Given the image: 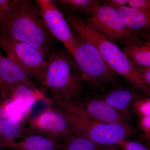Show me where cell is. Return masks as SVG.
I'll use <instances>...</instances> for the list:
<instances>
[{
  "instance_id": "17",
  "label": "cell",
  "mask_w": 150,
  "mask_h": 150,
  "mask_svg": "<svg viewBox=\"0 0 150 150\" xmlns=\"http://www.w3.org/2000/svg\"><path fill=\"white\" fill-rule=\"evenodd\" d=\"M22 121L11 118L0 120V149L16 142L22 133Z\"/></svg>"
},
{
  "instance_id": "25",
  "label": "cell",
  "mask_w": 150,
  "mask_h": 150,
  "mask_svg": "<svg viewBox=\"0 0 150 150\" xmlns=\"http://www.w3.org/2000/svg\"><path fill=\"white\" fill-rule=\"evenodd\" d=\"M11 1L10 0H0V24L8 10Z\"/></svg>"
},
{
  "instance_id": "3",
  "label": "cell",
  "mask_w": 150,
  "mask_h": 150,
  "mask_svg": "<svg viewBox=\"0 0 150 150\" xmlns=\"http://www.w3.org/2000/svg\"><path fill=\"white\" fill-rule=\"evenodd\" d=\"M80 71L67 49L54 52L47 60L43 85L52 101L71 102L78 99L82 90Z\"/></svg>"
},
{
  "instance_id": "4",
  "label": "cell",
  "mask_w": 150,
  "mask_h": 150,
  "mask_svg": "<svg viewBox=\"0 0 150 150\" xmlns=\"http://www.w3.org/2000/svg\"><path fill=\"white\" fill-rule=\"evenodd\" d=\"M73 134L102 146L113 147L135 134L129 123H108L87 120L59 110Z\"/></svg>"
},
{
  "instance_id": "31",
  "label": "cell",
  "mask_w": 150,
  "mask_h": 150,
  "mask_svg": "<svg viewBox=\"0 0 150 150\" xmlns=\"http://www.w3.org/2000/svg\"></svg>"
},
{
  "instance_id": "12",
  "label": "cell",
  "mask_w": 150,
  "mask_h": 150,
  "mask_svg": "<svg viewBox=\"0 0 150 150\" xmlns=\"http://www.w3.org/2000/svg\"><path fill=\"white\" fill-rule=\"evenodd\" d=\"M122 49L136 68L150 69V40L134 34L124 41Z\"/></svg>"
},
{
  "instance_id": "26",
  "label": "cell",
  "mask_w": 150,
  "mask_h": 150,
  "mask_svg": "<svg viewBox=\"0 0 150 150\" xmlns=\"http://www.w3.org/2000/svg\"><path fill=\"white\" fill-rule=\"evenodd\" d=\"M136 68L142 79L150 88V69Z\"/></svg>"
},
{
  "instance_id": "29",
  "label": "cell",
  "mask_w": 150,
  "mask_h": 150,
  "mask_svg": "<svg viewBox=\"0 0 150 150\" xmlns=\"http://www.w3.org/2000/svg\"><path fill=\"white\" fill-rule=\"evenodd\" d=\"M109 150H118V149H117L115 147V146H114L112 147V148H111V149H109Z\"/></svg>"
},
{
  "instance_id": "8",
  "label": "cell",
  "mask_w": 150,
  "mask_h": 150,
  "mask_svg": "<svg viewBox=\"0 0 150 150\" xmlns=\"http://www.w3.org/2000/svg\"><path fill=\"white\" fill-rule=\"evenodd\" d=\"M84 21L90 27L112 43L123 42L134 34L115 9L100 4L92 15Z\"/></svg>"
},
{
  "instance_id": "6",
  "label": "cell",
  "mask_w": 150,
  "mask_h": 150,
  "mask_svg": "<svg viewBox=\"0 0 150 150\" xmlns=\"http://www.w3.org/2000/svg\"><path fill=\"white\" fill-rule=\"evenodd\" d=\"M50 103L54 108L87 120L108 123H129L131 120V116L115 110L98 96L71 102L50 100Z\"/></svg>"
},
{
  "instance_id": "10",
  "label": "cell",
  "mask_w": 150,
  "mask_h": 150,
  "mask_svg": "<svg viewBox=\"0 0 150 150\" xmlns=\"http://www.w3.org/2000/svg\"><path fill=\"white\" fill-rule=\"evenodd\" d=\"M28 131L48 136L61 143L74 135L61 112L58 109L51 107L29 118Z\"/></svg>"
},
{
  "instance_id": "27",
  "label": "cell",
  "mask_w": 150,
  "mask_h": 150,
  "mask_svg": "<svg viewBox=\"0 0 150 150\" xmlns=\"http://www.w3.org/2000/svg\"><path fill=\"white\" fill-rule=\"evenodd\" d=\"M134 33L135 35L142 38L145 40H150V32H140V31H134Z\"/></svg>"
},
{
  "instance_id": "14",
  "label": "cell",
  "mask_w": 150,
  "mask_h": 150,
  "mask_svg": "<svg viewBox=\"0 0 150 150\" xmlns=\"http://www.w3.org/2000/svg\"><path fill=\"white\" fill-rule=\"evenodd\" d=\"M118 12L127 26L134 31L150 32V12L129 6H120L104 1Z\"/></svg>"
},
{
  "instance_id": "11",
  "label": "cell",
  "mask_w": 150,
  "mask_h": 150,
  "mask_svg": "<svg viewBox=\"0 0 150 150\" xmlns=\"http://www.w3.org/2000/svg\"><path fill=\"white\" fill-rule=\"evenodd\" d=\"M4 85L6 97L19 105L26 116L38 100H45L50 103V100L47 99L38 88H33L22 83L6 84Z\"/></svg>"
},
{
  "instance_id": "24",
  "label": "cell",
  "mask_w": 150,
  "mask_h": 150,
  "mask_svg": "<svg viewBox=\"0 0 150 150\" xmlns=\"http://www.w3.org/2000/svg\"><path fill=\"white\" fill-rule=\"evenodd\" d=\"M9 99L0 93V120L9 118V115L6 109L7 104Z\"/></svg>"
},
{
  "instance_id": "5",
  "label": "cell",
  "mask_w": 150,
  "mask_h": 150,
  "mask_svg": "<svg viewBox=\"0 0 150 150\" xmlns=\"http://www.w3.org/2000/svg\"><path fill=\"white\" fill-rule=\"evenodd\" d=\"M76 50L74 57L83 80L93 89L103 85L117 82V74L110 68L92 43L74 33Z\"/></svg>"
},
{
  "instance_id": "23",
  "label": "cell",
  "mask_w": 150,
  "mask_h": 150,
  "mask_svg": "<svg viewBox=\"0 0 150 150\" xmlns=\"http://www.w3.org/2000/svg\"><path fill=\"white\" fill-rule=\"evenodd\" d=\"M138 124L143 138L150 142V117L139 118Z\"/></svg>"
},
{
  "instance_id": "9",
  "label": "cell",
  "mask_w": 150,
  "mask_h": 150,
  "mask_svg": "<svg viewBox=\"0 0 150 150\" xmlns=\"http://www.w3.org/2000/svg\"><path fill=\"white\" fill-rule=\"evenodd\" d=\"M35 2L51 35L61 41L74 56L76 50L74 35L64 14L59 10L53 0H36Z\"/></svg>"
},
{
  "instance_id": "16",
  "label": "cell",
  "mask_w": 150,
  "mask_h": 150,
  "mask_svg": "<svg viewBox=\"0 0 150 150\" xmlns=\"http://www.w3.org/2000/svg\"><path fill=\"white\" fill-rule=\"evenodd\" d=\"M62 143L51 137L40 134H33L14 142L7 149L14 150H59Z\"/></svg>"
},
{
  "instance_id": "19",
  "label": "cell",
  "mask_w": 150,
  "mask_h": 150,
  "mask_svg": "<svg viewBox=\"0 0 150 150\" xmlns=\"http://www.w3.org/2000/svg\"><path fill=\"white\" fill-rule=\"evenodd\" d=\"M54 1L63 8L90 15V16L100 4L96 0H57Z\"/></svg>"
},
{
  "instance_id": "20",
  "label": "cell",
  "mask_w": 150,
  "mask_h": 150,
  "mask_svg": "<svg viewBox=\"0 0 150 150\" xmlns=\"http://www.w3.org/2000/svg\"><path fill=\"white\" fill-rule=\"evenodd\" d=\"M133 111L138 118L150 117V97H143L134 103Z\"/></svg>"
},
{
  "instance_id": "15",
  "label": "cell",
  "mask_w": 150,
  "mask_h": 150,
  "mask_svg": "<svg viewBox=\"0 0 150 150\" xmlns=\"http://www.w3.org/2000/svg\"><path fill=\"white\" fill-rule=\"evenodd\" d=\"M0 80L4 84L22 83L38 88L31 78L16 63L0 52Z\"/></svg>"
},
{
  "instance_id": "22",
  "label": "cell",
  "mask_w": 150,
  "mask_h": 150,
  "mask_svg": "<svg viewBox=\"0 0 150 150\" xmlns=\"http://www.w3.org/2000/svg\"><path fill=\"white\" fill-rule=\"evenodd\" d=\"M117 146L123 150H150V146L129 139L122 140Z\"/></svg>"
},
{
  "instance_id": "30",
  "label": "cell",
  "mask_w": 150,
  "mask_h": 150,
  "mask_svg": "<svg viewBox=\"0 0 150 150\" xmlns=\"http://www.w3.org/2000/svg\"><path fill=\"white\" fill-rule=\"evenodd\" d=\"M0 150H1V149H0Z\"/></svg>"
},
{
  "instance_id": "2",
  "label": "cell",
  "mask_w": 150,
  "mask_h": 150,
  "mask_svg": "<svg viewBox=\"0 0 150 150\" xmlns=\"http://www.w3.org/2000/svg\"><path fill=\"white\" fill-rule=\"evenodd\" d=\"M76 35L87 40L99 51L108 65L118 75L123 77L134 89L150 97V88L144 82L136 68L125 53L114 43L92 29L83 19L71 14L64 15Z\"/></svg>"
},
{
  "instance_id": "13",
  "label": "cell",
  "mask_w": 150,
  "mask_h": 150,
  "mask_svg": "<svg viewBox=\"0 0 150 150\" xmlns=\"http://www.w3.org/2000/svg\"><path fill=\"white\" fill-rule=\"evenodd\" d=\"M98 97L115 110L131 116L130 110L134 103L144 96L133 90L120 87Z\"/></svg>"
},
{
  "instance_id": "7",
  "label": "cell",
  "mask_w": 150,
  "mask_h": 150,
  "mask_svg": "<svg viewBox=\"0 0 150 150\" xmlns=\"http://www.w3.org/2000/svg\"><path fill=\"white\" fill-rule=\"evenodd\" d=\"M0 48L30 78L43 84L47 60L42 51L25 42L3 37H0Z\"/></svg>"
},
{
  "instance_id": "32",
  "label": "cell",
  "mask_w": 150,
  "mask_h": 150,
  "mask_svg": "<svg viewBox=\"0 0 150 150\" xmlns=\"http://www.w3.org/2000/svg\"></svg>"
},
{
  "instance_id": "28",
  "label": "cell",
  "mask_w": 150,
  "mask_h": 150,
  "mask_svg": "<svg viewBox=\"0 0 150 150\" xmlns=\"http://www.w3.org/2000/svg\"><path fill=\"white\" fill-rule=\"evenodd\" d=\"M0 93L2 94L6 97L5 94V87L1 80H0Z\"/></svg>"
},
{
  "instance_id": "21",
  "label": "cell",
  "mask_w": 150,
  "mask_h": 150,
  "mask_svg": "<svg viewBox=\"0 0 150 150\" xmlns=\"http://www.w3.org/2000/svg\"><path fill=\"white\" fill-rule=\"evenodd\" d=\"M108 3L116 5L126 6L150 12V0H108Z\"/></svg>"
},
{
  "instance_id": "1",
  "label": "cell",
  "mask_w": 150,
  "mask_h": 150,
  "mask_svg": "<svg viewBox=\"0 0 150 150\" xmlns=\"http://www.w3.org/2000/svg\"><path fill=\"white\" fill-rule=\"evenodd\" d=\"M0 37L18 40L35 46L47 57L51 52L53 36L48 30L36 3L12 0L0 24Z\"/></svg>"
},
{
  "instance_id": "18",
  "label": "cell",
  "mask_w": 150,
  "mask_h": 150,
  "mask_svg": "<svg viewBox=\"0 0 150 150\" xmlns=\"http://www.w3.org/2000/svg\"><path fill=\"white\" fill-rule=\"evenodd\" d=\"M112 147L102 146L88 139L73 135L62 143L59 150H109Z\"/></svg>"
}]
</instances>
